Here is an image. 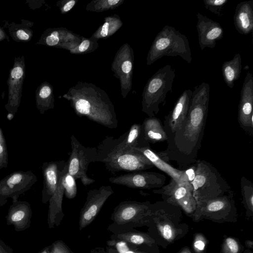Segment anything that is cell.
<instances>
[{"label":"cell","instance_id":"cell-26","mask_svg":"<svg viewBox=\"0 0 253 253\" xmlns=\"http://www.w3.org/2000/svg\"><path fill=\"white\" fill-rule=\"evenodd\" d=\"M242 202L246 210L247 216H252L253 213V184L245 176L241 179Z\"/></svg>","mask_w":253,"mask_h":253},{"label":"cell","instance_id":"cell-2","mask_svg":"<svg viewBox=\"0 0 253 253\" xmlns=\"http://www.w3.org/2000/svg\"><path fill=\"white\" fill-rule=\"evenodd\" d=\"M182 217L180 208L164 200L151 204L146 225L148 234L157 245L166 248L188 232L189 226L182 222Z\"/></svg>","mask_w":253,"mask_h":253},{"label":"cell","instance_id":"cell-41","mask_svg":"<svg viewBox=\"0 0 253 253\" xmlns=\"http://www.w3.org/2000/svg\"><path fill=\"white\" fill-rule=\"evenodd\" d=\"M90 42L88 40L83 41L79 46V50L81 52L86 51L89 47Z\"/></svg>","mask_w":253,"mask_h":253},{"label":"cell","instance_id":"cell-12","mask_svg":"<svg viewBox=\"0 0 253 253\" xmlns=\"http://www.w3.org/2000/svg\"><path fill=\"white\" fill-rule=\"evenodd\" d=\"M166 176L155 171H136L111 177L109 181L131 188L157 189L165 185Z\"/></svg>","mask_w":253,"mask_h":253},{"label":"cell","instance_id":"cell-10","mask_svg":"<svg viewBox=\"0 0 253 253\" xmlns=\"http://www.w3.org/2000/svg\"><path fill=\"white\" fill-rule=\"evenodd\" d=\"M71 144L68 172L75 179H80L84 186L91 184L95 180L88 176L86 172L89 164L96 162L97 148L83 146L74 135L71 136Z\"/></svg>","mask_w":253,"mask_h":253},{"label":"cell","instance_id":"cell-17","mask_svg":"<svg viewBox=\"0 0 253 253\" xmlns=\"http://www.w3.org/2000/svg\"><path fill=\"white\" fill-rule=\"evenodd\" d=\"M192 91L185 90L178 97L172 110L165 117L164 126L168 138L179 128L187 117Z\"/></svg>","mask_w":253,"mask_h":253},{"label":"cell","instance_id":"cell-40","mask_svg":"<svg viewBox=\"0 0 253 253\" xmlns=\"http://www.w3.org/2000/svg\"><path fill=\"white\" fill-rule=\"evenodd\" d=\"M109 30V23L105 22L102 26L101 30L100 32V35L101 37H105L108 35Z\"/></svg>","mask_w":253,"mask_h":253},{"label":"cell","instance_id":"cell-15","mask_svg":"<svg viewBox=\"0 0 253 253\" xmlns=\"http://www.w3.org/2000/svg\"><path fill=\"white\" fill-rule=\"evenodd\" d=\"M253 77L248 72L241 90L238 106V121L241 127L249 135L253 136Z\"/></svg>","mask_w":253,"mask_h":253},{"label":"cell","instance_id":"cell-11","mask_svg":"<svg viewBox=\"0 0 253 253\" xmlns=\"http://www.w3.org/2000/svg\"><path fill=\"white\" fill-rule=\"evenodd\" d=\"M152 192L160 194L163 200L179 207L191 217L196 209V202L189 181L181 179L177 182L171 178L168 184Z\"/></svg>","mask_w":253,"mask_h":253},{"label":"cell","instance_id":"cell-45","mask_svg":"<svg viewBox=\"0 0 253 253\" xmlns=\"http://www.w3.org/2000/svg\"><path fill=\"white\" fill-rule=\"evenodd\" d=\"M7 202V199L0 195V207L4 205Z\"/></svg>","mask_w":253,"mask_h":253},{"label":"cell","instance_id":"cell-44","mask_svg":"<svg viewBox=\"0 0 253 253\" xmlns=\"http://www.w3.org/2000/svg\"><path fill=\"white\" fill-rule=\"evenodd\" d=\"M177 253H192L190 249L187 247H184Z\"/></svg>","mask_w":253,"mask_h":253},{"label":"cell","instance_id":"cell-27","mask_svg":"<svg viewBox=\"0 0 253 253\" xmlns=\"http://www.w3.org/2000/svg\"><path fill=\"white\" fill-rule=\"evenodd\" d=\"M106 247L115 253H147L133 248L126 242L110 239L106 242Z\"/></svg>","mask_w":253,"mask_h":253},{"label":"cell","instance_id":"cell-19","mask_svg":"<svg viewBox=\"0 0 253 253\" xmlns=\"http://www.w3.org/2000/svg\"><path fill=\"white\" fill-rule=\"evenodd\" d=\"M32 216V210L28 202L13 201L6 216V223L13 226L16 231H24L30 227Z\"/></svg>","mask_w":253,"mask_h":253},{"label":"cell","instance_id":"cell-20","mask_svg":"<svg viewBox=\"0 0 253 253\" xmlns=\"http://www.w3.org/2000/svg\"><path fill=\"white\" fill-rule=\"evenodd\" d=\"M68 164L65 168L58 182L57 189L49 200L47 224L50 229L58 226L64 216L62 209V200L64 195L63 177L68 171Z\"/></svg>","mask_w":253,"mask_h":253},{"label":"cell","instance_id":"cell-30","mask_svg":"<svg viewBox=\"0 0 253 253\" xmlns=\"http://www.w3.org/2000/svg\"><path fill=\"white\" fill-rule=\"evenodd\" d=\"M229 0H204L205 8L218 17L223 14L225 5Z\"/></svg>","mask_w":253,"mask_h":253},{"label":"cell","instance_id":"cell-5","mask_svg":"<svg viewBox=\"0 0 253 253\" xmlns=\"http://www.w3.org/2000/svg\"><path fill=\"white\" fill-rule=\"evenodd\" d=\"M195 163V175L191 183L196 205L223 196L231 190L225 179L210 163L200 160Z\"/></svg>","mask_w":253,"mask_h":253},{"label":"cell","instance_id":"cell-29","mask_svg":"<svg viewBox=\"0 0 253 253\" xmlns=\"http://www.w3.org/2000/svg\"><path fill=\"white\" fill-rule=\"evenodd\" d=\"M75 179L67 171L63 177L64 195L69 199L74 198L77 193Z\"/></svg>","mask_w":253,"mask_h":253},{"label":"cell","instance_id":"cell-9","mask_svg":"<svg viewBox=\"0 0 253 253\" xmlns=\"http://www.w3.org/2000/svg\"><path fill=\"white\" fill-rule=\"evenodd\" d=\"M191 217L197 222L203 219L219 223L236 221L237 211L233 191L197 204Z\"/></svg>","mask_w":253,"mask_h":253},{"label":"cell","instance_id":"cell-6","mask_svg":"<svg viewBox=\"0 0 253 253\" xmlns=\"http://www.w3.org/2000/svg\"><path fill=\"white\" fill-rule=\"evenodd\" d=\"M76 114L109 128L118 126L114 106L109 99L100 95H75L70 97Z\"/></svg>","mask_w":253,"mask_h":253},{"label":"cell","instance_id":"cell-47","mask_svg":"<svg viewBox=\"0 0 253 253\" xmlns=\"http://www.w3.org/2000/svg\"><path fill=\"white\" fill-rule=\"evenodd\" d=\"M251 241H247L246 242V246L249 248H253V245H250V242Z\"/></svg>","mask_w":253,"mask_h":253},{"label":"cell","instance_id":"cell-13","mask_svg":"<svg viewBox=\"0 0 253 253\" xmlns=\"http://www.w3.org/2000/svg\"><path fill=\"white\" fill-rule=\"evenodd\" d=\"M114 193L110 186H102L88 191L86 201L82 208L79 217V229L90 225L97 216L102 207Z\"/></svg>","mask_w":253,"mask_h":253},{"label":"cell","instance_id":"cell-3","mask_svg":"<svg viewBox=\"0 0 253 253\" xmlns=\"http://www.w3.org/2000/svg\"><path fill=\"white\" fill-rule=\"evenodd\" d=\"M96 148V162L103 163L106 169L112 173L141 171L154 167L142 153L133 148L127 150L116 148L112 136L106 137Z\"/></svg>","mask_w":253,"mask_h":253},{"label":"cell","instance_id":"cell-46","mask_svg":"<svg viewBox=\"0 0 253 253\" xmlns=\"http://www.w3.org/2000/svg\"><path fill=\"white\" fill-rule=\"evenodd\" d=\"M50 250V246L45 247L39 253H49Z\"/></svg>","mask_w":253,"mask_h":253},{"label":"cell","instance_id":"cell-18","mask_svg":"<svg viewBox=\"0 0 253 253\" xmlns=\"http://www.w3.org/2000/svg\"><path fill=\"white\" fill-rule=\"evenodd\" d=\"M68 162L65 160L50 161L43 163L42 169L43 177L42 202H48L56 191L60 177Z\"/></svg>","mask_w":253,"mask_h":253},{"label":"cell","instance_id":"cell-37","mask_svg":"<svg viewBox=\"0 0 253 253\" xmlns=\"http://www.w3.org/2000/svg\"><path fill=\"white\" fill-rule=\"evenodd\" d=\"M0 253H13L12 249L1 240H0Z\"/></svg>","mask_w":253,"mask_h":253},{"label":"cell","instance_id":"cell-35","mask_svg":"<svg viewBox=\"0 0 253 253\" xmlns=\"http://www.w3.org/2000/svg\"><path fill=\"white\" fill-rule=\"evenodd\" d=\"M23 75V70L20 67L14 68L11 72V76L12 78L18 79L21 78Z\"/></svg>","mask_w":253,"mask_h":253},{"label":"cell","instance_id":"cell-34","mask_svg":"<svg viewBox=\"0 0 253 253\" xmlns=\"http://www.w3.org/2000/svg\"><path fill=\"white\" fill-rule=\"evenodd\" d=\"M59 41L58 33L57 31H54L46 38V43L48 45L53 46L57 44Z\"/></svg>","mask_w":253,"mask_h":253},{"label":"cell","instance_id":"cell-36","mask_svg":"<svg viewBox=\"0 0 253 253\" xmlns=\"http://www.w3.org/2000/svg\"><path fill=\"white\" fill-rule=\"evenodd\" d=\"M51 92V90L50 88L48 86H44L41 89L39 95L41 98L45 99L50 96Z\"/></svg>","mask_w":253,"mask_h":253},{"label":"cell","instance_id":"cell-28","mask_svg":"<svg viewBox=\"0 0 253 253\" xmlns=\"http://www.w3.org/2000/svg\"><path fill=\"white\" fill-rule=\"evenodd\" d=\"M244 250V247L237 238L226 237L224 238L219 253H242Z\"/></svg>","mask_w":253,"mask_h":253},{"label":"cell","instance_id":"cell-1","mask_svg":"<svg viewBox=\"0 0 253 253\" xmlns=\"http://www.w3.org/2000/svg\"><path fill=\"white\" fill-rule=\"evenodd\" d=\"M210 93V86L207 83L194 87L186 118L168 139L166 149L157 153L166 162L174 161L180 167L186 168L197 161L208 116Z\"/></svg>","mask_w":253,"mask_h":253},{"label":"cell","instance_id":"cell-43","mask_svg":"<svg viewBox=\"0 0 253 253\" xmlns=\"http://www.w3.org/2000/svg\"><path fill=\"white\" fill-rule=\"evenodd\" d=\"M76 1L74 0H70L66 3L63 6V10L65 12L69 11L75 5Z\"/></svg>","mask_w":253,"mask_h":253},{"label":"cell","instance_id":"cell-42","mask_svg":"<svg viewBox=\"0 0 253 253\" xmlns=\"http://www.w3.org/2000/svg\"><path fill=\"white\" fill-rule=\"evenodd\" d=\"M17 37L22 40H26L29 39V35L23 30H18L17 33Z\"/></svg>","mask_w":253,"mask_h":253},{"label":"cell","instance_id":"cell-4","mask_svg":"<svg viewBox=\"0 0 253 253\" xmlns=\"http://www.w3.org/2000/svg\"><path fill=\"white\" fill-rule=\"evenodd\" d=\"M166 56H180L188 64L192 59L186 36L169 25L165 26L155 37L148 53L147 64Z\"/></svg>","mask_w":253,"mask_h":253},{"label":"cell","instance_id":"cell-7","mask_svg":"<svg viewBox=\"0 0 253 253\" xmlns=\"http://www.w3.org/2000/svg\"><path fill=\"white\" fill-rule=\"evenodd\" d=\"M175 77V70L166 65L148 81L142 95V110L149 117H155L159 112L160 105L165 102L167 93L172 90Z\"/></svg>","mask_w":253,"mask_h":253},{"label":"cell","instance_id":"cell-38","mask_svg":"<svg viewBox=\"0 0 253 253\" xmlns=\"http://www.w3.org/2000/svg\"><path fill=\"white\" fill-rule=\"evenodd\" d=\"M90 253H115L107 247L105 249L102 247H96L92 249Z\"/></svg>","mask_w":253,"mask_h":253},{"label":"cell","instance_id":"cell-16","mask_svg":"<svg viewBox=\"0 0 253 253\" xmlns=\"http://www.w3.org/2000/svg\"><path fill=\"white\" fill-rule=\"evenodd\" d=\"M196 28L198 41L202 50L215 47L217 41L223 37V30L219 23L200 13L197 14Z\"/></svg>","mask_w":253,"mask_h":253},{"label":"cell","instance_id":"cell-8","mask_svg":"<svg viewBox=\"0 0 253 253\" xmlns=\"http://www.w3.org/2000/svg\"><path fill=\"white\" fill-rule=\"evenodd\" d=\"M151 204L149 201L122 202L114 209L110 217L112 223L108 226V230L112 234H117L146 226Z\"/></svg>","mask_w":253,"mask_h":253},{"label":"cell","instance_id":"cell-23","mask_svg":"<svg viewBox=\"0 0 253 253\" xmlns=\"http://www.w3.org/2000/svg\"><path fill=\"white\" fill-rule=\"evenodd\" d=\"M133 149L142 153L154 167L167 173L171 179L177 182L180 180L184 170H180L171 166L153 151L150 146L135 147Z\"/></svg>","mask_w":253,"mask_h":253},{"label":"cell","instance_id":"cell-22","mask_svg":"<svg viewBox=\"0 0 253 253\" xmlns=\"http://www.w3.org/2000/svg\"><path fill=\"white\" fill-rule=\"evenodd\" d=\"M237 32L244 35L253 30V0L240 2L236 7L233 18Z\"/></svg>","mask_w":253,"mask_h":253},{"label":"cell","instance_id":"cell-32","mask_svg":"<svg viewBox=\"0 0 253 253\" xmlns=\"http://www.w3.org/2000/svg\"><path fill=\"white\" fill-rule=\"evenodd\" d=\"M207 240L203 234L196 233L194 236L193 249L194 253H206Z\"/></svg>","mask_w":253,"mask_h":253},{"label":"cell","instance_id":"cell-21","mask_svg":"<svg viewBox=\"0 0 253 253\" xmlns=\"http://www.w3.org/2000/svg\"><path fill=\"white\" fill-rule=\"evenodd\" d=\"M110 239L121 240L141 251L152 253L158 245L148 233L134 230L126 232L112 234Z\"/></svg>","mask_w":253,"mask_h":253},{"label":"cell","instance_id":"cell-33","mask_svg":"<svg viewBox=\"0 0 253 253\" xmlns=\"http://www.w3.org/2000/svg\"><path fill=\"white\" fill-rule=\"evenodd\" d=\"M49 253H74L69 247L62 240L54 242L50 246Z\"/></svg>","mask_w":253,"mask_h":253},{"label":"cell","instance_id":"cell-25","mask_svg":"<svg viewBox=\"0 0 253 253\" xmlns=\"http://www.w3.org/2000/svg\"><path fill=\"white\" fill-rule=\"evenodd\" d=\"M242 68V58L239 53L235 54L232 59L223 63L221 67L223 78L229 88L234 87L235 82L240 76Z\"/></svg>","mask_w":253,"mask_h":253},{"label":"cell","instance_id":"cell-39","mask_svg":"<svg viewBox=\"0 0 253 253\" xmlns=\"http://www.w3.org/2000/svg\"><path fill=\"white\" fill-rule=\"evenodd\" d=\"M132 69V64L129 61H125L122 65V70L125 73H129Z\"/></svg>","mask_w":253,"mask_h":253},{"label":"cell","instance_id":"cell-24","mask_svg":"<svg viewBox=\"0 0 253 253\" xmlns=\"http://www.w3.org/2000/svg\"><path fill=\"white\" fill-rule=\"evenodd\" d=\"M142 126L144 138L149 144L167 141V134L159 119L155 117L146 118Z\"/></svg>","mask_w":253,"mask_h":253},{"label":"cell","instance_id":"cell-14","mask_svg":"<svg viewBox=\"0 0 253 253\" xmlns=\"http://www.w3.org/2000/svg\"><path fill=\"white\" fill-rule=\"evenodd\" d=\"M37 181V176L31 170L14 171L0 180V195L12 198V202L17 201Z\"/></svg>","mask_w":253,"mask_h":253},{"label":"cell","instance_id":"cell-31","mask_svg":"<svg viewBox=\"0 0 253 253\" xmlns=\"http://www.w3.org/2000/svg\"><path fill=\"white\" fill-rule=\"evenodd\" d=\"M8 166V152L4 136L0 127V169L6 168Z\"/></svg>","mask_w":253,"mask_h":253}]
</instances>
